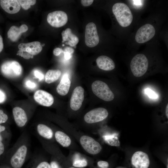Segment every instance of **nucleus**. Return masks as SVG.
<instances>
[{
    "instance_id": "f257e3e1",
    "label": "nucleus",
    "mask_w": 168,
    "mask_h": 168,
    "mask_svg": "<svg viewBox=\"0 0 168 168\" xmlns=\"http://www.w3.org/2000/svg\"><path fill=\"white\" fill-rule=\"evenodd\" d=\"M29 139L28 134L24 132L14 145L10 160L13 168H21L24 165L29 154Z\"/></svg>"
},
{
    "instance_id": "f03ea898",
    "label": "nucleus",
    "mask_w": 168,
    "mask_h": 168,
    "mask_svg": "<svg viewBox=\"0 0 168 168\" xmlns=\"http://www.w3.org/2000/svg\"><path fill=\"white\" fill-rule=\"evenodd\" d=\"M112 11L119 24L123 27H127L131 24L133 18L132 12L125 3L119 2L112 7Z\"/></svg>"
},
{
    "instance_id": "7ed1b4c3",
    "label": "nucleus",
    "mask_w": 168,
    "mask_h": 168,
    "mask_svg": "<svg viewBox=\"0 0 168 168\" xmlns=\"http://www.w3.org/2000/svg\"><path fill=\"white\" fill-rule=\"evenodd\" d=\"M148 61L146 56L138 54L132 58L130 68L133 75L137 77L143 76L147 72L148 67Z\"/></svg>"
},
{
    "instance_id": "20e7f679",
    "label": "nucleus",
    "mask_w": 168,
    "mask_h": 168,
    "mask_svg": "<svg viewBox=\"0 0 168 168\" xmlns=\"http://www.w3.org/2000/svg\"><path fill=\"white\" fill-rule=\"evenodd\" d=\"M91 88L94 94L100 99L110 101L114 98L113 92L105 82L100 81H94L92 84Z\"/></svg>"
},
{
    "instance_id": "39448f33",
    "label": "nucleus",
    "mask_w": 168,
    "mask_h": 168,
    "mask_svg": "<svg viewBox=\"0 0 168 168\" xmlns=\"http://www.w3.org/2000/svg\"><path fill=\"white\" fill-rule=\"evenodd\" d=\"M2 74L8 78H14L19 77L22 72V68L20 64L15 61L4 62L1 66Z\"/></svg>"
},
{
    "instance_id": "423d86ee",
    "label": "nucleus",
    "mask_w": 168,
    "mask_h": 168,
    "mask_svg": "<svg viewBox=\"0 0 168 168\" xmlns=\"http://www.w3.org/2000/svg\"><path fill=\"white\" fill-rule=\"evenodd\" d=\"M156 30L154 27L150 24H145L137 30L135 37L137 43L143 44L149 41L155 36Z\"/></svg>"
},
{
    "instance_id": "0eeeda50",
    "label": "nucleus",
    "mask_w": 168,
    "mask_h": 168,
    "mask_svg": "<svg viewBox=\"0 0 168 168\" xmlns=\"http://www.w3.org/2000/svg\"><path fill=\"white\" fill-rule=\"evenodd\" d=\"M85 40L86 44L89 47H94L99 44V37L95 24L91 22L86 26Z\"/></svg>"
},
{
    "instance_id": "6e6552de",
    "label": "nucleus",
    "mask_w": 168,
    "mask_h": 168,
    "mask_svg": "<svg viewBox=\"0 0 168 168\" xmlns=\"http://www.w3.org/2000/svg\"><path fill=\"white\" fill-rule=\"evenodd\" d=\"M80 143L84 150L92 155L98 154L101 151L100 144L93 138L86 135L82 136L80 138Z\"/></svg>"
},
{
    "instance_id": "1a4fd4ad",
    "label": "nucleus",
    "mask_w": 168,
    "mask_h": 168,
    "mask_svg": "<svg viewBox=\"0 0 168 168\" xmlns=\"http://www.w3.org/2000/svg\"><path fill=\"white\" fill-rule=\"evenodd\" d=\"M108 115V112L106 109L102 107L98 108L87 113L84 116V120L87 123L93 124L104 120Z\"/></svg>"
},
{
    "instance_id": "9d476101",
    "label": "nucleus",
    "mask_w": 168,
    "mask_h": 168,
    "mask_svg": "<svg viewBox=\"0 0 168 168\" xmlns=\"http://www.w3.org/2000/svg\"><path fill=\"white\" fill-rule=\"evenodd\" d=\"M47 20L48 23L52 26L59 27L67 23L68 17L65 12L57 11L49 13L47 16Z\"/></svg>"
},
{
    "instance_id": "9b49d317",
    "label": "nucleus",
    "mask_w": 168,
    "mask_h": 168,
    "mask_svg": "<svg viewBox=\"0 0 168 168\" xmlns=\"http://www.w3.org/2000/svg\"><path fill=\"white\" fill-rule=\"evenodd\" d=\"M84 90L81 86L76 87L73 90L70 100L72 110L77 111L81 108L84 99Z\"/></svg>"
},
{
    "instance_id": "f8f14e48",
    "label": "nucleus",
    "mask_w": 168,
    "mask_h": 168,
    "mask_svg": "<svg viewBox=\"0 0 168 168\" xmlns=\"http://www.w3.org/2000/svg\"><path fill=\"white\" fill-rule=\"evenodd\" d=\"M150 160L148 155L142 151L135 152L131 158V163L135 168H148Z\"/></svg>"
},
{
    "instance_id": "ddd939ff",
    "label": "nucleus",
    "mask_w": 168,
    "mask_h": 168,
    "mask_svg": "<svg viewBox=\"0 0 168 168\" xmlns=\"http://www.w3.org/2000/svg\"><path fill=\"white\" fill-rule=\"evenodd\" d=\"M34 97L37 103L44 106L49 107L53 105L54 102L53 96L49 93L43 90L37 91L34 94Z\"/></svg>"
},
{
    "instance_id": "4468645a",
    "label": "nucleus",
    "mask_w": 168,
    "mask_h": 168,
    "mask_svg": "<svg viewBox=\"0 0 168 168\" xmlns=\"http://www.w3.org/2000/svg\"><path fill=\"white\" fill-rule=\"evenodd\" d=\"M18 48L19 50L27 52L32 55L38 54L42 49L40 43L37 41L21 43L19 44Z\"/></svg>"
},
{
    "instance_id": "2eb2a0df",
    "label": "nucleus",
    "mask_w": 168,
    "mask_h": 168,
    "mask_svg": "<svg viewBox=\"0 0 168 168\" xmlns=\"http://www.w3.org/2000/svg\"><path fill=\"white\" fill-rule=\"evenodd\" d=\"M12 113L15 122L17 126L21 128L24 127L28 119L25 110L20 107H15L13 109Z\"/></svg>"
},
{
    "instance_id": "dca6fc26",
    "label": "nucleus",
    "mask_w": 168,
    "mask_h": 168,
    "mask_svg": "<svg viewBox=\"0 0 168 168\" xmlns=\"http://www.w3.org/2000/svg\"><path fill=\"white\" fill-rule=\"evenodd\" d=\"M0 5L5 12L10 14L16 13L21 9V6L16 0H1Z\"/></svg>"
},
{
    "instance_id": "f3484780",
    "label": "nucleus",
    "mask_w": 168,
    "mask_h": 168,
    "mask_svg": "<svg viewBox=\"0 0 168 168\" xmlns=\"http://www.w3.org/2000/svg\"><path fill=\"white\" fill-rule=\"evenodd\" d=\"M96 62L98 67L104 70L111 71L115 68V64L113 60L105 55L98 57L96 59Z\"/></svg>"
},
{
    "instance_id": "a211bd4d",
    "label": "nucleus",
    "mask_w": 168,
    "mask_h": 168,
    "mask_svg": "<svg viewBox=\"0 0 168 168\" xmlns=\"http://www.w3.org/2000/svg\"><path fill=\"white\" fill-rule=\"evenodd\" d=\"M28 30V26L25 24H22L19 27L12 26L7 32V37L13 42L16 41L22 33L26 32Z\"/></svg>"
},
{
    "instance_id": "6ab92c4d",
    "label": "nucleus",
    "mask_w": 168,
    "mask_h": 168,
    "mask_svg": "<svg viewBox=\"0 0 168 168\" xmlns=\"http://www.w3.org/2000/svg\"><path fill=\"white\" fill-rule=\"evenodd\" d=\"M71 83L68 74L67 73L64 74L56 88L58 93L61 96L67 95L69 90Z\"/></svg>"
},
{
    "instance_id": "aec40b11",
    "label": "nucleus",
    "mask_w": 168,
    "mask_h": 168,
    "mask_svg": "<svg viewBox=\"0 0 168 168\" xmlns=\"http://www.w3.org/2000/svg\"><path fill=\"white\" fill-rule=\"evenodd\" d=\"M61 35L62 42L67 41L65 43L66 44L71 46L75 47L79 42L78 38L72 33L71 30L69 28H67L63 31Z\"/></svg>"
},
{
    "instance_id": "412c9836",
    "label": "nucleus",
    "mask_w": 168,
    "mask_h": 168,
    "mask_svg": "<svg viewBox=\"0 0 168 168\" xmlns=\"http://www.w3.org/2000/svg\"><path fill=\"white\" fill-rule=\"evenodd\" d=\"M39 136L45 139H50L53 136V132L49 127L43 124H38L36 128Z\"/></svg>"
},
{
    "instance_id": "4be33fe9",
    "label": "nucleus",
    "mask_w": 168,
    "mask_h": 168,
    "mask_svg": "<svg viewBox=\"0 0 168 168\" xmlns=\"http://www.w3.org/2000/svg\"><path fill=\"white\" fill-rule=\"evenodd\" d=\"M54 137L56 141L63 147H67L71 144L70 138L63 132L60 131H56L54 134Z\"/></svg>"
},
{
    "instance_id": "5701e85b",
    "label": "nucleus",
    "mask_w": 168,
    "mask_h": 168,
    "mask_svg": "<svg viewBox=\"0 0 168 168\" xmlns=\"http://www.w3.org/2000/svg\"><path fill=\"white\" fill-rule=\"evenodd\" d=\"M61 75V72L59 70H49L45 75V81L47 83H50L57 80Z\"/></svg>"
},
{
    "instance_id": "b1692460",
    "label": "nucleus",
    "mask_w": 168,
    "mask_h": 168,
    "mask_svg": "<svg viewBox=\"0 0 168 168\" xmlns=\"http://www.w3.org/2000/svg\"><path fill=\"white\" fill-rule=\"evenodd\" d=\"M18 1L20 6L25 10L28 9L31 5H35L36 2V0H19Z\"/></svg>"
},
{
    "instance_id": "393cba45",
    "label": "nucleus",
    "mask_w": 168,
    "mask_h": 168,
    "mask_svg": "<svg viewBox=\"0 0 168 168\" xmlns=\"http://www.w3.org/2000/svg\"><path fill=\"white\" fill-rule=\"evenodd\" d=\"M107 139H105L107 142L110 145L115 146H119L120 145V142L118 137L114 135L107 137Z\"/></svg>"
},
{
    "instance_id": "a878e982",
    "label": "nucleus",
    "mask_w": 168,
    "mask_h": 168,
    "mask_svg": "<svg viewBox=\"0 0 168 168\" xmlns=\"http://www.w3.org/2000/svg\"><path fill=\"white\" fill-rule=\"evenodd\" d=\"M87 161L84 159L76 160L73 162L72 166L78 168H83L87 166Z\"/></svg>"
},
{
    "instance_id": "bb28decb",
    "label": "nucleus",
    "mask_w": 168,
    "mask_h": 168,
    "mask_svg": "<svg viewBox=\"0 0 168 168\" xmlns=\"http://www.w3.org/2000/svg\"><path fill=\"white\" fill-rule=\"evenodd\" d=\"M8 119V117L1 110H0V124L5 123Z\"/></svg>"
},
{
    "instance_id": "cd10ccee",
    "label": "nucleus",
    "mask_w": 168,
    "mask_h": 168,
    "mask_svg": "<svg viewBox=\"0 0 168 168\" xmlns=\"http://www.w3.org/2000/svg\"><path fill=\"white\" fill-rule=\"evenodd\" d=\"M145 92L150 98L156 99L157 97V96L156 93L150 89L148 88L146 89Z\"/></svg>"
},
{
    "instance_id": "c85d7f7f",
    "label": "nucleus",
    "mask_w": 168,
    "mask_h": 168,
    "mask_svg": "<svg viewBox=\"0 0 168 168\" xmlns=\"http://www.w3.org/2000/svg\"><path fill=\"white\" fill-rule=\"evenodd\" d=\"M36 168H51L50 164L47 162L43 161L40 162Z\"/></svg>"
},
{
    "instance_id": "c756f323",
    "label": "nucleus",
    "mask_w": 168,
    "mask_h": 168,
    "mask_svg": "<svg viewBox=\"0 0 168 168\" xmlns=\"http://www.w3.org/2000/svg\"><path fill=\"white\" fill-rule=\"evenodd\" d=\"M34 74L35 76L37 78L39 81L42 80L44 78V75L43 73L37 70H35L34 71Z\"/></svg>"
},
{
    "instance_id": "7c9ffc66",
    "label": "nucleus",
    "mask_w": 168,
    "mask_h": 168,
    "mask_svg": "<svg viewBox=\"0 0 168 168\" xmlns=\"http://www.w3.org/2000/svg\"><path fill=\"white\" fill-rule=\"evenodd\" d=\"M98 166L101 168H108L109 166L108 163L106 161H100L97 162Z\"/></svg>"
},
{
    "instance_id": "2f4dec72",
    "label": "nucleus",
    "mask_w": 168,
    "mask_h": 168,
    "mask_svg": "<svg viewBox=\"0 0 168 168\" xmlns=\"http://www.w3.org/2000/svg\"><path fill=\"white\" fill-rule=\"evenodd\" d=\"M6 96L5 92L0 89V103L4 102L6 100Z\"/></svg>"
},
{
    "instance_id": "473e14b6",
    "label": "nucleus",
    "mask_w": 168,
    "mask_h": 168,
    "mask_svg": "<svg viewBox=\"0 0 168 168\" xmlns=\"http://www.w3.org/2000/svg\"><path fill=\"white\" fill-rule=\"evenodd\" d=\"M26 86L29 89H34L36 87L35 84L30 80L27 81L25 83Z\"/></svg>"
},
{
    "instance_id": "72a5a7b5",
    "label": "nucleus",
    "mask_w": 168,
    "mask_h": 168,
    "mask_svg": "<svg viewBox=\"0 0 168 168\" xmlns=\"http://www.w3.org/2000/svg\"><path fill=\"white\" fill-rule=\"evenodd\" d=\"M82 5L85 7L91 5L93 2V0H82L81 1Z\"/></svg>"
},
{
    "instance_id": "f704fd0d",
    "label": "nucleus",
    "mask_w": 168,
    "mask_h": 168,
    "mask_svg": "<svg viewBox=\"0 0 168 168\" xmlns=\"http://www.w3.org/2000/svg\"><path fill=\"white\" fill-rule=\"evenodd\" d=\"M64 51L61 49L59 48H56L54 49L53 51V53L54 55L56 56H58L61 53H63Z\"/></svg>"
},
{
    "instance_id": "c9c22d12",
    "label": "nucleus",
    "mask_w": 168,
    "mask_h": 168,
    "mask_svg": "<svg viewBox=\"0 0 168 168\" xmlns=\"http://www.w3.org/2000/svg\"><path fill=\"white\" fill-rule=\"evenodd\" d=\"M51 168H61L57 162L55 161H53L50 164Z\"/></svg>"
},
{
    "instance_id": "e433bc0d",
    "label": "nucleus",
    "mask_w": 168,
    "mask_h": 168,
    "mask_svg": "<svg viewBox=\"0 0 168 168\" xmlns=\"http://www.w3.org/2000/svg\"><path fill=\"white\" fill-rule=\"evenodd\" d=\"M23 52L22 57L26 59H29L30 58L33 57V55H31L27 52Z\"/></svg>"
},
{
    "instance_id": "4c0bfd02",
    "label": "nucleus",
    "mask_w": 168,
    "mask_h": 168,
    "mask_svg": "<svg viewBox=\"0 0 168 168\" xmlns=\"http://www.w3.org/2000/svg\"><path fill=\"white\" fill-rule=\"evenodd\" d=\"M74 49L71 47H67L65 48L64 51L72 54L74 53Z\"/></svg>"
},
{
    "instance_id": "58836bf2",
    "label": "nucleus",
    "mask_w": 168,
    "mask_h": 168,
    "mask_svg": "<svg viewBox=\"0 0 168 168\" xmlns=\"http://www.w3.org/2000/svg\"><path fill=\"white\" fill-rule=\"evenodd\" d=\"M4 48L3 38L1 35H0V53L2 51Z\"/></svg>"
},
{
    "instance_id": "ea45409f",
    "label": "nucleus",
    "mask_w": 168,
    "mask_h": 168,
    "mask_svg": "<svg viewBox=\"0 0 168 168\" xmlns=\"http://www.w3.org/2000/svg\"><path fill=\"white\" fill-rule=\"evenodd\" d=\"M5 150L4 146L2 141H0V156L4 152Z\"/></svg>"
},
{
    "instance_id": "a19ab883",
    "label": "nucleus",
    "mask_w": 168,
    "mask_h": 168,
    "mask_svg": "<svg viewBox=\"0 0 168 168\" xmlns=\"http://www.w3.org/2000/svg\"><path fill=\"white\" fill-rule=\"evenodd\" d=\"M63 53L64 54V57L65 59L69 60L72 58V55L71 54L65 52L64 51Z\"/></svg>"
},
{
    "instance_id": "79ce46f5",
    "label": "nucleus",
    "mask_w": 168,
    "mask_h": 168,
    "mask_svg": "<svg viewBox=\"0 0 168 168\" xmlns=\"http://www.w3.org/2000/svg\"><path fill=\"white\" fill-rule=\"evenodd\" d=\"M134 2V4L136 5H141V0H133L132 1Z\"/></svg>"
},
{
    "instance_id": "37998d69",
    "label": "nucleus",
    "mask_w": 168,
    "mask_h": 168,
    "mask_svg": "<svg viewBox=\"0 0 168 168\" xmlns=\"http://www.w3.org/2000/svg\"><path fill=\"white\" fill-rule=\"evenodd\" d=\"M6 129L5 126L0 125V134L1 132L4 131Z\"/></svg>"
},
{
    "instance_id": "c03bdc74",
    "label": "nucleus",
    "mask_w": 168,
    "mask_h": 168,
    "mask_svg": "<svg viewBox=\"0 0 168 168\" xmlns=\"http://www.w3.org/2000/svg\"><path fill=\"white\" fill-rule=\"evenodd\" d=\"M23 53V52L22 51L19 50L17 52V55H18L20 56H21L22 57Z\"/></svg>"
},
{
    "instance_id": "a18cd8bd",
    "label": "nucleus",
    "mask_w": 168,
    "mask_h": 168,
    "mask_svg": "<svg viewBox=\"0 0 168 168\" xmlns=\"http://www.w3.org/2000/svg\"><path fill=\"white\" fill-rule=\"evenodd\" d=\"M168 104H167L166 106V115L167 118H168Z\"/></svg>"
},
{
    "instance_id": "49530a36",
    "label": "nucleus",
    "mask_w": 168,
    "mask_h": 168,
    "mask_svg": "<svg viewBox=\"0 0 168 168\" xmlns=\"http://www.w3.org/2000/svg\"><path fill=\"white\" fill-rule=\"evenodd\" d=\"M69 168H75L73 167H69Z\"/></svg>"
}]
</instances>
